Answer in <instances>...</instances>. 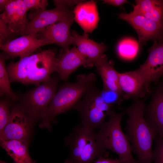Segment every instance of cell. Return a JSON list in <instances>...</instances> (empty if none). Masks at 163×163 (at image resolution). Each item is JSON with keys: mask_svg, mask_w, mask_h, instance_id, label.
I'll list each match as a JSON object with an SVG mask.
<instances>
[{"mask_svg": "<svg viewBox=\"0 0 163 163\" xmlns=\"http://www.w3.org/2000/svg\"><path fill=\"white\" fill-rule=\"evenodd\" d=\"M149 94L134 101L127 107H118L128 116L126 135L132 152L137 156L138 163H152V143L157 136L144 117L145 102Z\"/></svg>", "mask_w": 163, "mask_h": 163, "instance_id": "6da1fadb", "label": "cell"}, {"mask_svg": "<svg viewBox=\"0 0 163 163\" xmlns=\"http://www.w3.org/2000/svg\"><path fill=\"white\" fill-rule=\"evenodd\" d=\"M56 60V52L53 49L20 58L6 67L10 82L38 85L49 79L55 72Z\"/></svg>", "mask_w": 163, "mask_h": 163, "instance_id": "7a4b0ae2", "label": "cell"}, {"mask_svg": "<svg viewBox=\"0 0 163 163\" xmlns=\"http://www.w3.org/2000/svg\"><path fill=\"white\" fill-rule=\"evenodd\" d=\"M96 80L92 73L80 74L75 82L62 85L42 116L40 127L50 129L52 120L58 115L73 109L82 97L96 86Z\"/></svg>", "mask_w": 163, "mask_h": 163, "instance_id": "3957f363", "label": "cell"}, {"mask_svg": "<svg viewBox=\"0 0 163 163\" xmlns=\"http://www.w3.org/2000/svg\"><path fill=\"white\" fill-rule=\"evenodd\" d=\"M125 114L110 111L108 120L95 133L96 139L101 148L116 153L121 163H138L132 154L130 143L121 129V121Z\"/></svg>", "mask_w": 163, "mask_h": 163, "instance_id": "277c9868", "label": "cell"}, {"mask_svg": "<svg viewBox=\"0 0 163 163\" xmlns=\"http://www.w3.org/2000/svg\"><path fill=\"white\" fill-rule=\"evenodd\" d=\"M95 134L82 124L75 126L65 139L70 155L64 163H91L101 156L108 157V152L97 144Z\"/></svg>", "mask_w": 163, "mask_h": 163, "instance_id": "5b68a950", "label": "cell"}, {"mask_svg": "<svg viewBox=\"0 0 163 163\" xmlns=\"http://www.w3.org/2000/svg\"><path fill=\"white\" fill-rule=\"evenodd\" d=\"M59 77L54 76L19 97V105L33 120L41 117L57 91Z\"/></svg>", "mask_w": 163, "mask_h": 163, "instance_id": "8992f818", "label": "cell"}, {"mask_svg": "<svg viewBox=\"0 0 163 163\" xmlns=\"http://www.w3.org/2000/svg\"><path fill=\"white\" fill-rule=\"evenodd\" d=\"M113 107L104 101L100 90L95 86L85 94L73 109L78 112L81 124L94 131L102 126L105 122V117Z\"/></svg>", "mask_w": 163, "mask_h": 163, "instance_id": "52a82bcc", "label": "cell"}, {"mask_svg": "<svg viewBox=\"0 0 163 163\" xmlns=\"http://www.w3.org/2000/svg\"><path fill=\"white\" fill-rule=\"evenodd\" d=\"M118 18L129 24L136 31L139 43L145 44L149 40L163 41V25L133 11L122 12Z\"/></svg>", "mask_w": 163, "mask_h": 163, "instance_id": "ba28073f", "label": "cell"}, {"mask_svg": "<svg viewBox=\"0 0 163 163\" xmlns=\"http://www.w3.org/2000/svg\"><path fill=\"white\" fill-rule=\"evenodd\" d=\"M33 121L19 104L13 105L9 120L0 134V140L27 139L30 133Z\"/></svg>", "mask_w": 163, "mask_h": 163, "instance_id": "9c48e42d", "label": "cell"}, {"mask_svg": "<svg viewBox=\"0 0 163 163\" xmlns=\"http://www.w3.org/2000/svg\"><path fill=\"white\" fill-rule=\"evenodd\" d=\"M72 10L64 8L31 11L28 15L29 21L26 28L20 35L38 33L47 26L56 23L66 17Z\"/></svg>", "mask_w": 163, "mask_h": 163, "instance_id": "30bf717a", "label": "cell"}, {"mask_svg": "<svg viewBox=\"0 0 163 163\" xmlns=\"http://www.w3.org/2000/svg\"><path fill=\"white\" fill-rule=\"evenodd\" d=\"M145 62L137 69L147 84L159 83L163 76V41H154Z\"/></svg>", "mask_w": 163, "mask_h": 163, "instance_id": "8fae6325", "label": "cell"}, {"mask_svg": "<svg viewBox=\"0 0 163 163\" xmlns=\"http://www.w3.org/2000/svg\"><path fill=\"white\" fill-rule=\"evenodd\" d=\"M51 44L48 39L39 36L38 33H32L8 42L0 47L10 58L24 57L32 54L40 47Z\"/></svg>", "mask_w": 163, "mask_h": 163, "instance_id": "7c38bea8", "label": "cell"}, {"mask_svg": "<svg viewBox=\"0 0 163 163\" xmlns=\"http://www.w3.org/2000/svg\"><path fill=\"white\" fill-rule=\"evenodd\" d=\"M118 75L120 88L124 99H139L151 92L149 86L136 69L119 73Z\"/></svg>", "mask_w": 163, "mask_h": 163, "instance_id": "4fadbf2b", "label": "cell"}, {"mask_svg": "<svg viewBox=\"0 0 163 163\" xmlns=\"http://www.w3.org/2000/svg\"><path fill=\"white\" fill-rule=\"evenodd\" d=\"M74 14L71 11L67 15L59 21L51 24L38 32L39 36L49 40L66 50L72 44L70 28L74 21Z\"/></svg>", "mask_w": 163, "mask_h": 163, "instance_id": "5bb4252c", "label": "cell"}, {"mask_svg": "<svg viewBox=\"0 0 163 163\" xmlns=\"http://www.w3.org/2000/svg\"><path fill=\"white\" fill-rule=\"evenodd\" d=\"M145 118L157 135L163 137V76L153 93L149 103L145 106Z\"/></svg>", "mask_w": 163, "mask_h": 163, "instance_id": "9a60e30c", "label": "cell"}, {"mask_svg": "<svg viewBox=\"0 0 163 163\" xmlns=\"http://www.w3.org/2000/svg\"><path fill=\"white\" fill-rule=\"evenodd\" d=\"M28 11L23 0H12L0 14V18L7 24L12 32L19 36L28 23L27 16Z\"/></svg>", "mask_w": 163, "mask_h": 163, "instance_id": "2e32d148", "label": "cell"}, {"mask_svg": "<svg viewBox=\"0 0 163 163\" xmlns=\"http://www.w3.org/2000/svg\"><path fill=\"white\" fill-rule=\"evenodd\" d=\"M72 44L75 45L79 52L87 59L88 67H92L105 55L107 46L104 43H98L88 37L87 34L81 35L75 31H71Z\"/></svg>", "mask_w": 163, "mask_h": 163, "instance_id": "e0dca14e", "label": "cell"}, {"mask_svg": "<svg viewBox=\"0 0 163 163\" xmlns=\"http://www.w3.org/2000/svg\"><path fill=\"white\" fill-rule=\"evenodd\" d=\"M88 67L86 59L74 46L63 51L57 56L55 71L59 78L66 81L69 75L79 67Z\"/></svg>", "mask_w": 163, "mask_h": 163, "instance_id": "ac0fdd59", "label": "cell"}, {"mask_svg": "<svg viewBox=\"0 0 163 163\" xmlns=\"http://www.w3.org/2000/svg\"><path fill=\"white\" fill-rule=\"evenodd\" d=\"M74 19L83 30L84 33H91L97 27L99 18L97 2L93 0L81 2L73 11Z\"/></svg>", "mask_w": 163, "mask_h": 163, "instance_id": "d6986e66", "label": "cell"}, {"mask_svg": "<svg viewBox=\"0 0 163 163\" xmlns=\"http://www.w3.org/2000/svg\"><path fill=\"white\" fill-rule=\"evenodd\" d=\"M95 66L102 80L103 89L115 91L121 94L119 85V72L115 69L113 62L108 60L107 57L104 55Z\"/></svg>", "mask_w": 163, "mask_h": 163, "instance_id": "ffe728a7", "label": "cell"}, {"mask_svg": "<svg viewBox=\"0 0 163 163\" xmlns=\"http://www.w3.org/2000/svg\"><path fill=\"white\" fill-rule=\"evenodd\" d=\"M133 11L163 25V0H137Z\"/></svg>", "mask_w": 163, "mask_h": 163, "instance_id": "44dd1931", "label": "cell"}, {"mask_svg": "<svg viewBox=\"0 0 163 163\" xmlns=\"http://www.w3.org/2000/svg\"><path fill=\"white\" fill-rule=\"evenodd\" d=\"M0 141L1 146L14 163H36L29 155L27 139Z\"/></svg>", "mask_w": 163, "mask_h": 163, "instance_id": "7402d4cb", "label": "cell"}, {"mask_svg": "<svg viewBox=\"0 0 163 163\" xmlns=\"http://www.w3.org/2000/svg\"><path fill=\"white\" fill-rule=\"evenodd\" d=\"M10 58L4 52L0 54V92L12 101H17L19 97L12 90L8 73L5 66L6 59Z\"/></svg>", "mask_w": 163, "mask_h": 163, "instance_id": "603a6c76", "label": "cell"}, {"mask_svg": "<svg viewBox=\"0 0 163 163\" xmlns=\"http://www.w3.org/2000/svg\"><path fill=\"white\" fill-rule=\"evenodd\" d=\"M139 50L138 42L135 40L129 38L121 40L117 47L118 55L122 59L126 60L134 59L137 55Z\"/></svg>", "mask_w": 163, "mask_h": 163, "instance_id": "cb8c5ba5", "label": "cell"}, {"mask_svg": "<svg viewBox=\"0 0 163 163\" xmlns=\"http://www.w3.org/2000/svg\"><path fill=\"white\" fill-rule=\"evenodd\" d=\"M13 101L6 97L0 101V134L7 124L10 116V107Z\"/></svg>", "mask_w": 163, "mask_h": 163, "instance_id": "d4e9b609", "label": "cell"}, {"mask_svg": "<svg viewBox=\"0 0 163 163\" xmlns=\"http://www.w3.org/2000/svg\"><path fill=\"white\" fill-rule=\"evenodd\" d=\"M100 94L104 101L113 107L120 104L124 100L120 94L112 91L103 89L100 90Z\"/></svg>", "mask_w": 163, "mask_h": 163, "instance_id": "484cf974", "label": "cell"}, {"mask_svg": "<svg viewBox=\"0 0 163 163\" xmlns=\"http://www.w3.org/2000/svg\"><path fill=\"white\" fill-rule=\"evenodd\" d=\"M19 35L12 32L7 24L0 18V47L16 38Z\"/></svg>", "mask_w": 163, "mask_h": 163, "instance_id": "4316f807", "label": "cell"}, {"mask_svg": "<svg viewBox=\"0 0 163 163\" xmlns=\"http://www.w3.org/2000/svg\"><path fill=\"white\" fill-rule=\"evenodd\" d=\"M155 147L152 150V163H163V137L156 136Z\"/></svg>", "mask_w": 163, "mask_h": 163, "instance_id": "83f0119b", "label": "cell"}, {"mask_svg": "<svg viewBox=\"0 0 163 163\" xmlns=\"http://www.w3.org/2000/svg\"><path fill=\"white\" fill-rule=\"evenodd\" d=\"M28 10L45 9L48 5L47 0H23Z\"/></svg>", "mask_w": 163, "mask_h": 163, "instance_id": "f1b7e54d", "label": "cell"}, {"mask_svg": "<svg viewBox=\"0 0 163 163\" xmlns=\"http://www.w3.org/2000/svg\"><path fill=\"white\" fill-rule=\"evenodd\" d=\"M56 8H64L70 9L76 4H78L82 2L81 0H53Z\"/></svg>", "mask_w": 163, "mask_h": 163, "instance_id": "f546056e", "label": "cell"}, {"mask_svg": "<svg viewBox=\"0 0 163 163\" xmlns=\"http://www.w3.org/2000/svg\"><path fill=\"white\" fill-rule=\"evenodd\" d=\"M94 163H121L118 159L105 158L103 156L98 157Z\"/></svg>", "mask_w": 163, "mask_h": 163, "instance_id": "4dcf8cb0", "label": "cell"}, {"mask_svg": "<svg viewBox=\"0 0 163 163\" xmlns=\"http://www.w3.org/2000/svg\"><path fill=\"white\" fill-rule=\"evenodd\" d=\"M104 3L113 6L121 7L124 4L127 3L126 0H104Z\"/></svg>", "mask_w": 163, "mask_h": 163, "instance_id": "1f68e13d", "label": "cell"}, {"mask_svg": "<svg viewBox=\"0 0 163 163\" xmlns=\"http://www.w3.org/2000/svg\"><path fill=\"white\" fill-rule=\"evenodd\" d=\"M12 0H0V11L3 13Z\"/></svg>", "mask_w": 163, "mask_h": 163, "instance_id": "d6a6232c", "label": "cell"}]
</instances>
